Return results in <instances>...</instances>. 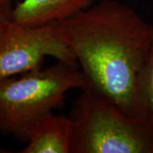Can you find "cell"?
I'll return each mask as SVG.
<instances>
[{
	"label": "cell",
	"mask_w": 153,
	"mask_h": 153,
	"mask_svg": "<svg viewBox=\"0 0 153 153\" xmlns=\"http://www.w3.org/2000/svg\"><path fill=\"white\" fill-rule=\"evenodd\" d=\"M141 93L145 111L153 120V42L143 75Z\"/></svg>",
	"instance_id": "obj_7"
},
{
	"label": "cell",
	"mask_w": 153,
	"mask_h": 153,
	"mask_svg": "<svg viewBox=\"0 0 153 153\" xmlns=\"http://www.w3.org/2000/svg\"><path fill=\"white\" fill-rule=\"evenodd\" d=\"M0 152H2V151H0Z\"/></svg>",
	"instance_id": "obj_9"
},
{
	"label": "cell",
	"mask_w": 153,
	"mask_h": 153,
	"mask_svg": "<svg viewBox=\"0 0 153 153\" xmlns=\"http://www.w3.org/2000/svg\"><path fill=\"white\" fill-rule=\"evenodd\" d=\"M46 56L78 66L57 22L41 26L12 22L0 38V78L40 69Z\"/></svg>",
	"instance_id": "obj_4"
},
{
	"label": "cell",
	"mask_w": 153,
	"mask_h": 153,
	"mask_svg": "<svg viewBox=\"0 0 153 153\" xmlns=\"http://www.w3.org/2000/svg\"><path fill=\"white\" fill-rule=\"evenodd\" d=\"M57 22L85 77V88L130 117L147 114L141 86L153 26L117 0H101Z\"/></svg>",
	"instance_id": "obj_1"
},
{
	"label": "cell",
	"mask_w": 153,
	"mask_h": 153,
	"mask_svg": "<svg viewBox=\"0 0 153 153\" xmlns=\"http://www.w3.org/2000/svg\"><path fill=\"white\" fill-rule=\"evenodd\" d=\"M85 87L79 66L60 60L19 78H0V134L24 142L26 131L33 123L62 106L67 92Z\"/></svg>",
	"instance_id": "obj_3"
},
{
	"label": "cell",
	"mask_w": 153,
	"mask_h": 153,
	"mask_svg": "<svg viewBox=\"0 0 153 153\" xmlns=\"http://www.w3.org/2000/svg\"><path fill=\"white\" fill-rule=\"evenodd\" d=\"M72 121L70 116L45 115L26 131L27 146L21 153H70Z\"/></svg>",
	"instance_id": "obj_5"
},
{
	"label": "cell",
	"mask_w": 153,
	"mask_h": 153,
	"mask_svg": "<svg viewBox=\"0 0 153 153\" xmlns=\"http://www.w3.org/2000/svg\"><path fill=\"white\" fill-rule=\"evenodd\" d=\"M94 0H22L13 11V22L41 26L72 16L94 4Z\"/></svg>",
	"instance_id": "obj_6"
},
{
	"label": "cell",
	"mask_w": 153,
	"mask_h": 153,
	"mask_svg": "<svg viewBox=\"0 0 153 153\" xmlns=\"http://www.w3.org/2000/svg\"><path fill=\"white\" fill-rule=\"evenodd\" d=\"M13 0H0V38L13 22Z\"/></svg>",
	"instance_id": "obj_8"
},
{
	"label": "cell",
	"mask_w": 153,
	"mask_h": 153,
	"mask_svg": "<svg viewBox=\"0 0 153 153\" xmlns=\"http://www.w3.org/2000/svg\"><path fill=\"white\" fill-rule=\"evenodd\" d=\"M70 153H153V120L130 117L89 88L73 101Z\"/></svg>",
	"instance_id": "obj_2"
}]
</instances>
